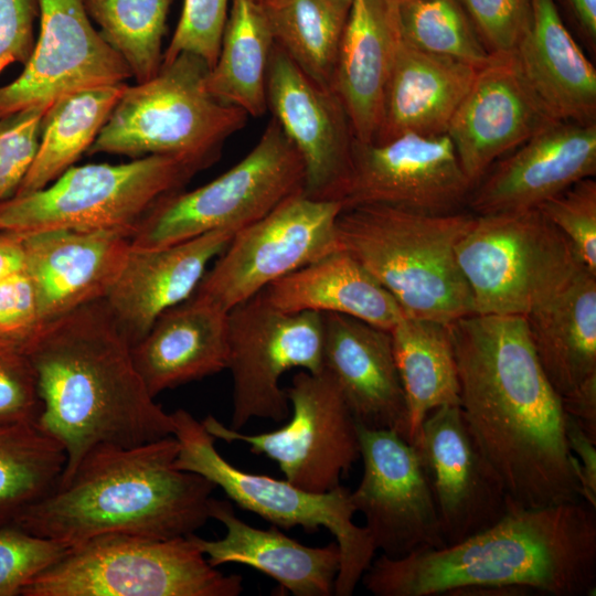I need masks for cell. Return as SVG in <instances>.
Masks as SVG:
<instances>
[{
  "label": "cell",
  "instance_id": "obj_52",
  "mask_svg": "<svg viewBox=\"0 0 596 596\" xmlns=\"http://www.w3.org/2000/svg\"><path fill=\"white\" fill-rule=\"evenodd\" d=\"M258 1H260V2H265V1H267V0H258Z\"/></svg>",
  "mask_w": 596,
  "mask_h": 596
},
{
  "label": "cell",
  "instance_id": "obj_25",
  "mask_svg": "<svg viewBox=\"0 0 596 596\" xmlns=\"http://www.w3.org/2000/svg\"><path fill=\"white\" fill-rule=\"evenodd\" d=\"M402 39L398 0H352L331 89L359 141L371 142L375 138Z\"/></svg>",
  "mask_w": 596,
  "mask_h": 596
},
{
  "label": "cell",
  "instance_id": "obj_31",
  "mask_svg": "<svg viewBox=\"0 0 596 596\" xmlns=\"http://www.w3.org/2000/svg\"><path fill=\"white\" fill-rule=\"evenodd\" d=\"M287 312L340 313L390 331L405 317L394 297L351 255L338 248L262 290Z\"/></svg>",
  "mask_w": 596,
  "mask_h": 596
},
{
  "label": "cell",
  "instance_id": "obj_40",
  "mask_svg": "<svg viewBox=\"0 0 596 596\" xmlns=\"http://www.w3.org/2000/svg\"><path fill=\"white\" fill-rule=\"evenodd\" d=\"M70 549L14 525L0 528V596L21 595L38 574L57 562Z\"/></svg>",
  "mask_w": 596,
  "mask_h": 596
},
{
  "label": "cell",
  "instance_id": "obj_37",
  "mask_svg": "<svg viewBox=\"0 0 596 596\" xmlns=\"http://www.w3.org/2000/svg\"><path fill=\"white\" fill-rule=\"evenodd\" d=\"M104 40L123 57L137 83L162 64V38L172 0H83Z\"/></svg>",
  "mask_w": 596,
  "mask_h": 596
},
{
  "label": "cell",
  "instance_id": "obj_32",
  "mask_svg": "<svg viewBox=\"0 0 596 596\" xmlns=\"http://www.w3.org/2000/svg\"><path fill=\"white\" fill-rule=\"evenodd\" d=\"M396 366L406 397L408 443L429 412L459 406V382L448 323L402 318L391 330Z\"/></svg>",
  "mask_w": 596,
  "mask_h": 596
},
{
  "label": "cell",
  "instance_id": "obj_26",
  "mask_svg": "<svg viewBox=\"0 0 596 596\" xmlns=\"http://www.w3.org/2000/svg\"><path fill=\"white\" fill-rule=\"evenodd\" d=\"M227 351L228 311L196 292L162 312L131 347L135 366L152 397L223 371Z\"/></svg>",
  "mask_w": 596,
  "mask_h": 596
},
{
  "label": "cell",
  "instance_id": "obj_46",
  "mask_svg": "<svg viewBox=\"0 0 596 596\" xmlns=\"http://www.w3.org/2000/svg\"><path fill=\"white\" fill-rule=\"evenodd\" d=\"M38 15V0H0V73L11 64L29 61Z\"/></svg>",
  "mask_w": 596,
  "mask_h": 596
},
{
  "label": "cell",
  "instance_id": "obj_41",
  "mask_svg": "<svg viewBox=\"0 0 596 596\" xmlns=\"http://www.w3.org/2000/svg\"><path fill=\"white\" fill-rule=\"evenodd\" d=\"M227 14L228 0H184L162 63L173 61L181 53H191L201 57L209 68L213 67Z\"/></svg>",
  "mask_w": 596,
  "mask_h": 596
},
{
  "label": "cell",
  "instance_id": "obj_44",
  "mask_svg": "<svg viewBox=\"0 0 596 596\" xmlns=\"http://www.w3.org/2000/svg\"><path fill=\"white\" fill-rule=\"evenodd\" d=\"M459 1L491 54L515 51L531 21V0Z\"/></svg>",
  "mask_w": 596,
  "mask_h": 596
},
{
  "label": "cell",
  "instance_id": "obj_18",
  "mask_svg": "<svg viewBox=\"0 0 596 596\" xmlns=\"http://www.w3.org/2000/svg\"><path fill=\"white\" fill-rule=\"evenodd\" d=\"M412 445L427 473L446 546L492 526L511 508L459 406L429 412Z\"/></svg>",
  "mask_w": 596,
  "mask_h": 596
},
{
  "label": "cell",
  "instance_id": "obj_17",
  "mask_svg": "<svg viewBox=\"0 0 596 596\" xmlns=\"http://www.w3.org/2000/svg\"><path fill=\"white\" fill-rule=\"evenodd\" d=\"M40 34L22 73L0 86V119L47 109L61 96L123 84L132 74L91 22L83 0H38Z\"/></svg>",
  "mask_w": 596,
  "mask_h": 596
},
{
  "label": "cell",
  "instance_id": "obj_28",
  "mask_svg": "<svg viewBox=\"0 0 596 596\" xmlns=\"http://www.w3.org/2000/svg\"><path fill=\"white\" fill-rule=\"evenodd\" d=\"M477 72L470 63L419 50L402 39L371 142L406 132L446 134Z\"/></svg>",
  "mask_w": 596,
  "mask_h": 596
},
{
  "label": "cell",
  "instance_id": "obj_33",
  "mask_svg": "<svg viewBox=\"0 0 596 596\" xmlns=\"http://www.w3.org/2000/svg\"><path fill=\"white\" fill-rule=\"evenodd\" d=\"M275 40L258 0H231L216 62L205 77L209 92L248 117L267 113L266 81Z\"/></svg>",
  "mask_w": 596,
  "mask_h": 596
},
{
  "label": "cell",
  "instance_id": "obj_35",
  "mask_svg": "<svg viewBox=\"0 0 596 596\" xmlns=\"http://www.w3.org/2000/svg\"><path fill=\"white\" fill-rule=\"evenodd\" d=\"M262 4L275 43L313 82L331 89L338 50L351 2L267 0Z\"/></svg>",
  "mask_w": 596,
  "mask_h": 596
},
{
  "label": "cell",
  "instance_id": "obj_14",
  "mask_svg": "<svg viewBox=\"0 0 596 596\" xmlns=\"http://www.w3.org/2000/svg\"><path fill=\"white\" fill-rule=\"evenodd\" d=\"M342 205L296 193L238 230L194 292L230 311L273 281L339 248Z\"/></svg>",
  "mask_w": 596,
  "mask_h": 596
},
{
  "label": "cell",
  "instance_id": "obj_51",
  "mask_svg": "<svg viewBox=\"0 0 596 596\" xmlns=\"http://www.w3.org/2000/svg\"><path fill=\"white\" fill-rule=\"evenodd\" d=\"M536 592L522 585H478L455 588L445 596H530Z\"/></svg>",
  "mask_w": 596,
  "mask_h": 596
},
{
  "label": "cell",
  "instance_id": "obj_34",
  "mask_svg": "<svg viewBox=\"0 0 596 596\" xmlns=\"http://www.w3.org/2000/svg\"><path fill=\"white\" fill-rule=\"evenodd\" d=\"M126 83L79 89L45 111L35 159L14 196L44 189L87 152L117 104Z\"/></svg>",
  "mask_w": 596,
  "mask_h": 596
},
{
  "label": "cell",
  "instance_id": "obj_7",
  "mask_svg": "<svg viewBox=\"0 0 596 596\" xmlns=\"http://www.w3.org/2000/svg\"><path fill=\"white\" fill-rule=\"evenodd\" d=\"M242 577L212 566L193 533L93 538L38 574L22 596H237Z\"/></svg>",
  "mask_w": 596,
  "mask_h": 596
},
{
  "label": "cell",
  "instance_id": "obj_2",
  "mask_svg": "<svg viewBox=\"0 0 596 596\" xmlns=\"http://www.w3.org/2000/svg\"><path fill=\"white\" fill-rule=\"evenodd\" d=\"M25 352L42 404L36 425L66 454L57 486L99 444L134 447L174 434L172 414L149 394L104 299L42 324Z\"/></svg>",
  "mask_w": 596,
  "mask_h": 596
},
{
  "label": "cell",
  "instance_id": "obj_9",
  "mask_svg": "<svg viewBox=\"0 0 596 596\" xmlns=\"http://www.w3.org/2000/svg\"><path fill=\"white\" fill-rule=\"evenodd\" d=\"M179 443L175 467L198 473L221 488L238 507L283 529L301 526L306 532L327 529L340 549V570L333 595L353 594L371 565L375 547L364 526L353 522L356 513L350 491L339 486L317 493L289 481L244 471L221 456L215 438L189 412L172 413Z\"/></svg>",
  "mask_w": 596,
  "mask_h": 596
},
{
  "label": "cell",
  "instance_id": "obj_43",
  "mask_svg": "<svg viewBox=\"0 0 596 596\" xmlns=\"http://www.w3.org/2000/svg\"><path fill=\"white\" fill-rule=\"evenodd\" d=\"M42 404L25 351L0 340V425L38 421Z\"/></svg>",
  "mask_w": 596,
  "mask_h": 596
},
{
  "label": "cell",
  "instance_id": "obj_20",
  "mask_svg": "<svg viewBox=\"0 0 596 596\" xmlns=\"http://www.w3.org/2000/svg\"><path fill=\"white\" fill-rule=\"evenodd\" d=\"M267 110L301 158L304 193L331 200L343 182L354 140L336 94L307 76L275 43L267 71Z\"/></svg>",
  "mask_w": 596,
  "mask_h": 596
},
{
  "label": "cell",
  "instance_id": "obj_10",
  "mask_svg": "<svg viewBox=\"0 0 596 596\" xmlns=\"http://www.w3.org/2000/svg\"><path fill=\"white\" fill-rule=\"evenodd\" d=\"M456 256L479 315L525 317L583 263L536 207L476 215Z\"/></svg>",
  "mask_w": 596,
  "mask_h": 596
},
{
  "label": "cell",
  "instance_id": "obj_54",
  "mask_svg": "<svg viewBox=\"0 0 596 596\" xmlns=\"http://www.w3.org/2000/svg\"><path fill=\"white\" fill-rule=\"evenodd\" d=\"M0 230H1V227H0Z\"/></svg>",
  "mask_w": 596,
  "mask_h": 596
},
{
  "label": "cell",
  "instance_id": "obj_16",
  "mask_svg": "<svg viewBox=\"0 0 596 596\" xmlns=\"http://www.w3.org/2000/svg\"><path fill=\"white\" fill-rule=\"evenodd\" d=\"M358 424V423H356ZM363 475L350 492L375 550L391 558L446 546L427 473L412 444L358 424Z\"/></svg>",
  "mask_w": 596,
  "mask_h": 596
},
{
  "label": "cell",
  "instance_id": "obj_19",
  "mask_svg": "<svg viewBox=\"0 0 596 596\" xmlns=\"http://www.w3.org/2000/svg\"><path fill=\"white\" fill-rule=\"evenodd\" d=\"M556 121L530 87L511 52L492 54L478 68L446 134L475 185L498 158Z\"/></svg>",
  "mask_w": 596,
  "mask_h": 596
},
{
  "label": "cell",
  "instance_id": "obj_48",
  "mask_svg": "<svg viewBox=\"0 0 596 596\" xmlns=\"http://www.w3.org/2000/svg\"><path fill=\"white\" fill-rule=\"evenodd\" d=\"M564 413L596 441V374L561 397Z\"/></svg>",
  "mask_w": 596,
  "mask_h": 596
},
{
  "label": "cell",
  "instance_id": "obj_47",
  "mask_svg": "<svg viewBox=\"0 0 596 596\" xmlns=\"http://www.w3.org/2000/svg\"><path fill=\"white\" fill-rule=\"evenodd\" d=\"M564 429L581 497L596 508V441L566 414Z\"/></svg>",
  "mask_w": 596,
  "mask_h": 596
},
{
  "label": "cell",
  "instance_id": "obj_38",
  "mask_svg": "<svg viewBox=\"0 0 596 596\" xmlns=\"http://www.w3.org/2000/svg\"><path fill=\"white\" fill-rule=\"evenodd\" d=\"M400 26L411 45L478 68L492 56L459 0H398Z\"/></svg>",
  "mask_w": 596,
  "mask_h": 596
},
{
  "label": "cell",
  "instance_id": "obj_39",
  "mask_svg": "<svg viewBox=\"0 0 596 596\" xmlns=\"http://www.w3.org/2000/svg\"><path fill=\"white\" fill-rule=\"evenodd\" d=\"M536 209L570 241L584 265L596 273V181L583 179Z\"/></svg>",
  "mask_w": 596,
  "mask_h": 596
},
{
  "label": "cell",
  "instance_id": "obj_24",
  "mask_svg": "<svg viewBox=\"0 0 596 596\" xmlns=\"http://www.w3.org/2000/svg\"><path fill=\"white\" fill-rule=\"evenodd\" d=\"M236 230H214L190 240L162 246L130 244L123 268L104 298L107 308L131 347L150 330L157 318L196 290Z\"/></svg>",
  "mask_w": 596,
  "mask_h": 596
},
{
  "label": "cell",
  "instance_id": "obj_22",
  "mask_svg": "<svg viewBox=\"0 0 596 596\" xmlns=\"http://www.w3.org/2000/svg\"><path fill=\"white\" fill-rule=\"evenodd\" d=\"M25 272L42 324L104 299L117 279L131 236L109 230H47L22 234Z\"/></svg>",
  "mask_w": 596,
  "mask_h": 596
},
{
  "label": "cell",
  "instance_id": "obj_12",
  "mask_svg": "<svg viewBox=\"0 0 596 596\" xmlns=\"http://www.w3.org/2000/svg\"><path fill=\"white\" fill-rule=\"evenodd\" d=\"M226 369L233 379L228 427L240 430L256 417L286 419L290 404L279 384L283 374L323 369L322 313L280 310L263 291L236 305L228 311Z\"/></svg>",
  "mask_w": 596,
  "mask_h": 596
},
{
  "label": "cell",
  "instance_id": "obj_30",
  "mask_svg": "<svg viewBox=\"0 0 596 596\" xmlns=\"http://www.w3.org/2000/svg\"><path fill=\"white\" fill-rule=\"evenodd\" d=\"M524 319L536 358L560 397L596 374V273L579 263Z\"/></svg>",
  "mask_w": 596,
  "mask_h": 596
},
{
  "label": "cell",
  "instance_id": "obj_13",
  "mask_svg": "<svg viewBox=\"0 0 596 596\" xmlns=\"http://www.w3.org/2000/svg\"><path fill=\"white\" fill-rule=\"evenodd\" d=\"M292 407L283 427L244 434L212 415L202 422L215 438L242 441L255 454L276 461L285 479L310 492L322 493L340 486L360 458L358 424L329 373L301 370L285 389Z\"/></svg>",
  "mask_w": 596,
  "mask_h": 596
},
{
  "label": "cell",
  "instance_id": "obj_45",
  "mask_svg": "<svg viewBox=\"0 0 596 596\" xmlns=\"http://www.w3.org/2000/svg\"><path fill=\"white\" fill-rule=\"evenodd\" d=\"M42 327L34 285L25 270L0 280V340L23 351Z\"/></svg>",
  "mask_w": 596,
  "mask_h": 596
},
{
  "label": "cell",
  "instance_id": "obj_27",
  "mask_svg": "<svg viewBox=\"0 0 596 596\" xmlns=\"http://www.w3.org/2000/svg\"><path fill=\"white\" fill-rule=\"evenodd\" d=\"M210 519L221 522L226 532L219 540L193 538L207 562L217 567L226 563L251 566L274 578L295 596H330L340 570L337 542L315 547L287 536L276 525L267 530L242 521L228 501L212 497Z\"/></svg>",
  "mask_w": 596,
  "mask_h": 596
},
{
  "label": "cell",
  "instance_id": "obj_29",
  "mask_svg": "<svg viewBox=\"0 0 596 596\" xmlns=\"http://www.w3.org/2000/svg\"><path fill=\"white\" fill-rule=\"evenodd\" d=\"M514 53L530 87L558 121L596 123V70L566 29L556 0H531Z\"/></svg>",
  "mask_w": 596,
  "mask_h": 596
},
{
  "label": "cell",
  "instance_id": "obj_11",
  "mask_svg": "<svg viewBox=\"0 0 596 596\" xmlns=\"http://www.w3.org/2000/svg\"><path fill=\"white\" fill-rule=\"evenodd\" d=\"M300 156L272 118L252 150L231 169L191 191L161 198L137 225L131 245L162 247L220 230H241L304 192Z\"/></svg>",
  "mask_w": 596,
  "mask_h": 596
},
{
  "label": "cell",
  "instance_id": "obj_6",
  "mask_svg": "<svg viewBox=\"0 0 596 596\" xmlns=\"http://www.w3.org/2000/svg\"><path fill=\"white\" fill-rule=\"evenodd\" d=\"M209 70L201 57L181 53L162 63L148 81L126 85L86 153L134 159L163 155L203 169L211 166L223 143L246 125L248 115L209 92Z\"/></svg>",
  "mask_w": 596,
  "mask_h": 596
},
{
  "label": "cell",
  "instance_id": "obj_49",
  "mask_svg": "<svg viewBox=\"0 0 596 596\" xmlns=\"http://www.w3.org/2000/svg\"><path fill=\"white\" fill-rule=\"evenodd\" d=\"M25 270L23 235L0 230V280Z\"/></svg>",
  "mask_w": 596,
  "mask_h": 596
},
{
  "label": "cell",
  "instance_id": "obj_8",
  "mask_svg": "<svg viewBox=\"0 0 596 596\" xmlns=\"http://www.w3.org/2000/svg\"><path fill=\"white\" fill-rule=\"evenodd\" d=\"M201 170L195 162L163 155L73 166L44 189L0 203V227L19 234L65 228L132 236L161 198L181 190Z\"/></svg>",
  "mask_w": 596,
  "mask_h": 596
},
{
  "label": "cell",
  "instance_id": "obj_53",
  "mask_svg": "<svg viewBox=\"0 0 596 596\" xmlns=\"http://www.w3.org/2000/svg\"><path fill=\"white\" fill-rule=\"evenodd\" d=\"M348 1L352 2V0H348Z\"/></svg>",
  "mask_w": 596,
  "mask_h": 596
},
{
  "label": "cell",
  "instance_id": "obj_3",
  "mask_svg": "<svg viewBox=\"0 0 596 596\" xmlns=\"http://www.w3.org/2000/svg\"><path fill=\"white\" fill-rule=\"evenodd\" d=\"M375 596H445L478 585H522L550 596L596 589V508L584 499L536 508L512 503L492 526L441 549L381 555L361 578Z\"/></svg>",
  "mask_w": 596,
  "mask_h": 596
},
{
  "label": "cell",
  "instance_id": "obj_36",
  "mask_svg": "<svg viewBox=\"0 0 596 596\" xmlns=\"http://www.w3.org/2000/svg\"><path fill=\"white\" fill-rule=\"evenodd\" d=\"M65 464L63 446L35 422L0 425V528L54 490Z\"/></svg>",
  "mask_w": 596,
  "mask_h": 596
},
{
  "label": "cell",
  "instance_id": "obj_1",
  "mask_svg": "<svg viewBox=\"0 0 596 596\" xmlns=\"http://www.w3.org/2000/svg\"><path fill=\"white\" fill-rule=\"evenodd\" d=\"M449 327L459 407L509 499L523 508L581 500L561 397L524 317L472 313Z\"/></svg>",
  "mask_w": 596,
  "mask_h": 596
},
{
  "label": "cell",
  "instance_id": "obj_15",
  "mask_svg": "<svg viewBox=\"0 0 596 596\" xmlns=\"http://www.w3.org/2000/svg\"><path fill=\"white\" fill-rule=\"evenodd\" d=\"M473 188L447 134H402L384 142L354 138L348 173L333 195L342 209L384 204L445 214L460 211Z\"/></svg>",
  "mask_w": 596,
  "mask_h": 596
},
{
  "label": "cell",
  "instance_id": "obj_23",
  "mask_svg": "<svg viewBox=\"0 0 596 596\" xmlns=\"http://www.w3.org/2000/svg\"><path fill=\"white\" fill-rule=\"evenodd\" d=\"M323 369L355 422L389 429L408 441L406 397L387 330L358 318L322 313Z\"/></svg>",
  "mask_w": 596,
  "mask_h": 596
},
{
  "label": "cell",
  "instance_id": "obj_4",
  "mask_svg": "<svg viewBox=\"0 0 596 596\" xmlns=\"http://www.w3.org/2000/svg\"><path fill=\"white\" fill-rule=\"evenodd\" d=\"M178 453L173 435L134 447L99 444L65 483L29 505L12 525L68 547L107 534H191L210 519L215 486L177 468Z\"/></svg>",
  "mask_w": 596,
  "mask_h": 596
},
{
  "label": "cell",
  "instance_id": "obj_42",
  "mask_svg": "<svg viewBox=\"0 0 596 596\" xmlns=\"http://www.w3.org/2000/svg\"><path fill=\"white\" fill-rule=\"evenodd\" d=\"M45 111L29 108L0 119V203L15 195L35 159Z\"/></svg>",
  "mask_w": 596,
  "mask_h": 596
},
{
  "label": "cell",
  "instance_id": "obj_50",
  "mask_svg": "<svg viewBox=\"0 0 596 596\" xmlns=\"http://www.w3.org/2000/svg\"><path fill=\"white\" fill-rule=\"evenodd\" d=\"M577 26L589 41H596V0H564Z\"/></svg>",
  "mask_w": 596,
  "mask_h": 596
},
{
  "label": "cell",
  "instance_id": "obj_5",
  "mask_svg": "<svg viewBox=\"0 0 596 596\" xmlns=\"http://www.w3.org/2000/svg\"><path fill=\"white\" fill-rule=\"evenodd\" d=\"M475 216L363 204L342 209L336 233L339 248L394 297L405 317L449 324L475 313L456 256Z\"/></svg>",
  "mask_w": 596,
  "mask_h": 596
},
{
  "label": "cell",
  "instance_id": "obj_21",
  "mask_svg": "<svg viewBox=\"0 0 596 596\" xmlns=\"http://www.w3.org/2000/svg\"><path fill=\"white\" fill-rule=\"evenodd\" d=\"M515 149L473 185L467 205L475 215L538 207L595 175L596 123L556 121Z\"/></svg>",
  "mask_w": 596,
  "mask_h": 596
}]
</instances>
